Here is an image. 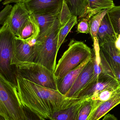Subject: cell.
Masks as SVG:
<instances>
[{
    "label": "cell",
    "mask_w": 120,
    "mask_h": 120,
    "mask_svg": "<svg viewBox=\"0 0 120 120\" xmlns=\"http://www.w3.org/2000/svg\"><path fill=\"white\" fill-rule=\"evenodd\" d=\"M17 79L16 86L22 104L46 120H50L54 113L82 99L68 98L58 90L38 85L19 76Z\"/></svg>",
    "instance_id": "cell-1"
},
{
    "label": "cell",
    "mask_w": 120,
    "mask_h": 120,
    "mask_svg": "<svg viewBox=\"0 0 120 120\" xmlns=\"http://www.w3.org/2000/svg\"><path fill=\"white\" fill-rule=\"evenodd\" d=\"M61 26L58 18L51 28L39 35L34 45V62L55 72L58 54V37Z\"/></svg>",
    "instance_id": "cell-2"
},
{
    "label": "cell",
    "mask_w": 120,
    "mask_h": 120,
    "mask_svg": "<svg viewBox=\"0 0 120 120\" xmlns=\"http://www.w3.org/2000/svg\"><path fill=\"white\" fill-rule=\"evenodd\" d=\"M0 120H24L23 105L17 86L0 75Z\"/></svg>",
    "instance_id": "cell-3"
},
{
    "label": "cell",
    "mask_w": 120,
    "mask_h": 120,
    "mask_svg": "<svg viewBox=\"0 0 120 120\" xmlns=\"http://www.w3.org/2000/svg\"><path fill=\"white\" fill-rule=\"evenodd\" d=\"M92 56L91 50L84 42L70 40L68 49L56 65L54 72L56 79L62 78Z\"/></svg>",
    "instance_id": "cell-4"
},
{
    "label": "cell",
    "mask_w": 120,
    "mask_h": 120,
    "mask_svg": "<svg viewBox=\"0 0 120 120\" xmlns=\"http://www.w3.org/2000/svg\"><path fill=\"white\" fill-rule=\"evenodd\" d=\"M14 36L6 22L0 29V75L17 86L16 68L12 65Z\"/></svg>",
    "instance_id": "cell-5"
},
{
    "label": "cell",
    "mask_w": 120,
    "mask_h": 120,
    "mask_svg": "<svg viewBox=\"0 0 120 120\" xmlns=\"http://www.w3.org/2000/svg\"><path fill=\"white\" fill-rule=\"evenodd\" d=\"M17 75L38 85L58 90L54 72L35 62L20 63L15 65Z\"/></svg>",
    "instance_id": "cell-6"
},
{
    "label": "cell",
    "mask_w": 120,
    "mask_h": 120,
    "mask_svg": "<svg viewBox=\"0 0 120 120\" xmlns=\"http://www.w3.org/2000/svg\"><path fill=\"white\" fill-rule=\"evenodd\" d=\"M63 2V0H30L24 3L30 13L58 15Z\"/></svg>",
    "instance_id": "cell-7"
},
{
    "label": "cell",
    "mask_w": 120,
    "mask_h": 120,
    "mask_svg": "<svg viewBox=\"0 0 120 120\" xmlns=\"http://www.w3.org/2000/svg\"><path fill=\"white\" fill-rule=\"evenodd\" d=\"M30 14L24 2H18L14 5L10 15L6 22L15 36L19 37L21 29L27 21Z\"/></svg>",
    "instance_id": "cell-8"
},
{
    "label": "cell",
    "mask_w": 120,
    "mask_h": 120,
    "mask_svg": "<svg viewBox=\"0 0 120 120\" xmlns=\"http://www.w3.org/2000/svg\"><path fill=\"white\" fill-rule=\"evenodd\" d=\"M34 45L14 36L13 39V56L12 65L14 66L20 63L34 62Z\"/></svg>",
    "instance_id": "cell-9"
},
{
    "label": "cell",
    "mask_w": 120,
    "mask_h": 120,
    "mask_svg": "<svg viewBox=\"0 0 120 120\" xmlns=\"http://www.w3.org/2000/svg\"><path fill=\"white\" fill-rule=\"evenodd\" d=\"M120 85V83L116 79L102 72L95 84L87 90L80 92L73 97L91 98L107 88Z\"/></svg>",
    "instance_id": "cell-10"
},
{
    "label": "cell",
    "mask_w": 120,
    "mask_h": 120,
    "mask_svg": "<svg viewBox=\"0 0 120 120\" xmlns=\"http://www.w3.org/2000/svg\"><path fill=\"white\" fill-rule=\"evenodd\" d=\"M94 70V58L92 57L83 68L72 86L65 96L68 98H72L78 94L91 79Z\"/></svg>",
    "instance_id": "cell-11"
},
{
    "label": "cell",
    "mask_w": 120,
    "mask_h": 120,
    "mask_svg": "<svg viewBox=\"0 0 120 120\" xmlns=\"http://www.w3.org/2000/svg\"><path fill=\"white\" fill-rule=\"evenodd\" d=\"M40 34V28L35 15L34 13H31L27 21L21 29L18 38L33 45Z\"/></svg>",
    "instance_id": "cell-12"
},
{
    "label": "cell",
    "mask_w": 120,
    "mask_h": 120,
    "mask_svg": "<svg viewBox=\"0 0 120 120\" xmlns=\"http://www.w3.org/2000/svg\"><path fill=\"white\" fill-rule=\"evenodd\" d=\"M91 57L86 60L75 69L70 71L62 78L57 79L58 90L60 93L65 96L69 91L77 76Z\"/></svg>",
    "instance_id": "cell-13"
},
{
    "label": "cell",
    "mask_w": 120,
    "mask_h": 120,
    "mask_svg": "<svg viewBox=\"0 0 120 120\" xmlns=\"http://www.w3.org/2000/svg\"><path fill=\"white\" fill-rule=\"evenodd\" d=\"M119 104H120V87L113 96L101 104L93 110L87 120H99Z\"/></svg>",
    "instance_id": "cell-14"
},
{
    "label": "cell",
    "mask_w": 120,
    "mask_h": 120,
    "mask_svg": "<svg viewBox=\"0 0 120 120\" xmlns=\"http://www.w3.org/2000/svg\"><path fill=\"white\" fill-rule=\"evenodd\" d=\"M115 6L112 0H89L84 13L79 18L85 17L90 20L92 17L103 10H110Z\"/></svg>",
    "instance_id": "cell-15"
},
{
    "label": "cell",
    "mask_w": 120,
    "mask_h": 120,
    "mask_svg": "<svg viewBox=\"0 0 120 120\" xmlns=\"http://www.w3.org/2000/svg\"><path fill=\"white\" fill-rule=\"evenodd\" d=\"M116 38L106 37L99 45L100 51L116 64L120 66V51L115 46Z\"/></svg>",
    "instance_id": "cell-16"
},
{
    "label": "cell",
    "mask_w": 120,
    "mask_h": 120,
    "mask_svg": "<svg viewBox=\"0 0 120 120\" xmlns=\"http://www.w3.org/2000/svg\"><path fill=\"white\" fill-rule=\"evenodd\" d=\"M83 98L66 108L56 112L49 120H78L79 111L84 101Z\"/></svg>",
    "instance_id": "cell-17"
},
{
    "label": "cell",
    "mask_w": 120,
    "mask_h": 120,
    "mask_svg": "<svg viewBox=\"0 0 120 120\" xmlns=\"http://www.w3.org/2000/svg\"><path fill=\"white\" fill-rule=\"evenodd\" d=\"M99 53L102 72L116 79L120 84V66L111 60L101 51Z\"/></svg>",
    "instance_id": "cell-18"
},
{
    "label": "cell",
    "mask_w": 120,
    "mask_h": 120,
    "mask_svg": "<svg viewBox=\"0 0 120 120\" xmlns=\"http://www.w3.org/2000/svg\"><path fill=\"white\" fill-rule=\"evenodd\" d=\"M118 36L113 27L108 12L103 18L99 28L97 34L99 44H101L106 37L110 36L117 38Z\"/></svg>",
    "instance_id": "cell-19"
},
{
    "label": "cell",
    "mask_w": 120,
    "mask_h": 120,
    "mask_svg": "<svg viewBox=\"0 0 120 120\" xmlns=\"http://www.w3.org/2000/svg\"><path fill=\"white\" fill-rule=\"evenodd\" d=\"M34 15L40 28L39 35L44 34L51 28L56 20L58 18L59 15Z\"/></svg>",
    "instance_id": "cell-20"
},
{
    "label": "cell",
    "mask_w": 120,
    "mask_h": 120,
    "mask_svg": "<svg viewBox=\"0 0 120 120\" xmlns=\"http://www.w3.org/2000/svg\"><path fill=\"white\" fill-rule=\"evenodd\" d=\"M120 87V85L107 88L91 97L94 101L92 111L101 104L106 101L113 96Z\"/></svg>",
    "instance_id": "cell-21"
},
{
    "label": "cell",
    "mask_w": 120,
    "mask_h": 120,
    "mask_svg": "<svg viewBox=\"0 0 120 120\" xmlns=\"http://www.w3.org/2000/svg\"><path fill=\"white\" fill-rule=\"evenodd\" d=\"M73 15L80 18L84 13L89 0H63Z\"/></svg>",
    "instance_id": "cell-22"
},
{
    "label": "cell",
    "mask_w": 120,
    "mask_h": 120,
    "mask_svg": "<svg viewBox=\"0 0 120 120\" xmlns=\"http://www.w3.org/2000/svg\"><path fill=\"white\" fill-rule=\"evenodd\" d=\"M78 18L77 16L72 15L68 22L62 26L59 30L58 37V52L61 45L64 42L67 36L73 27L77 24Z\"/></svg>",
    "instance_id": "cell-23"
},
{
    "label": "cell",
    "mask_w": 120,
    "mask_h": 120,
    "mask_svg": "<svg viewBox=\"0 0 120 120\" xmlns=\"http://www.w3.org/2000/svg\"><path fill=\"white\" fill-rule=\"evenodd\" d=\"M109 9H105L96 15H93L90 19L89 22L90 34L93 40L97 38V34L101 22Z\"/></svg>",
    "instance_id": "cell-24"
},
{
    "label": "cell",
    "mask_w": 120,
    "mask_h": 120,
    "mask_svg": "<svg viewBox=\"0 0 120 120\" xmlns=\"http://www.w3.org/2000/svg\"><path fill=\"white\" fill-rule=\"evenodd\" d=\"M94 103L91 98L86 99L82 103L79 111L78 120H87L91 114Z\"/></svg>",
    "instance_id": "cell-25"
},
{
    "label": "cell",
    "mask_w": 120,
    "mask_h": 120,
    "mask_svg": "<svg viewBox=\"0 0 120 120\" xmlns=\"http://www.w3.org/2000/svg\"><path fill=\"white\" fill-rule=\"evenodd\" d=\"M108 13L115 32L118 35L120 34V5L115 6Z\"/></svg>",
    "instance_id": "cell-26"
},
{
    "label": "cell",
    "mask_w": 120,
    "mask_h": 120,
    "mask_svg": "<svg viewBox=\"0 0 120 120\" xmlns=\"http://www.w3.org/2000/svg\"><path fill=\"white\" fill-rule=\"evenodd\" d=\"M72 15L66 3L63 0L62 8L58 15V19L61 27L68 22Z\"/></svg>",
    "instance_id": "cell-27"
},
{
    "label": "cell",
    "mask_w": 120,
    "mask_h": 120,
    "mask_svg": "<svg viewBox=\"0 0 120 120\" xmlns=\"http://www.w3.org/2000/svg\"><path fill=\"white\" fill-rule=\"evenodd\" d=\"M89 20L85 17L79 19L77 28V33L90 34V27L89 22Z\"/></svg>",
    "instance_id": "cell-28"
},
{
    "label": "cell",
    "mask_w": 120,
    "mask_h": 120,
    "mask_svg": "<svg viewBox=\"0 0 120 120\" xmlns=\"http://www.w3.org/2000/svg\"><path fill=\"white\" fill-rule=\"evenodd\" d=\"M22 105L24 112V120H43V118L38 113L32 111L27 106Z\"/></svg>",
    "instance_id": "cell-29"
},
{
    "label": "cell",
    "mask_w": 120,
    "mask_h": 120,
    "mask_svg": "<svg viewBox=\"0 0 120 120\" xmlns=\"http://www.w3.org/2000/svg\"><path fill=\"white\" fill-rule=\"evenodd\" d=\"M13 6L7 4L0 13V24L3 25L9 18L12 12Z\"/></svg>",
    "instance_id": "cell-30"
},
{
    "label": "cell",
    "mask_w": 120,
    "mask_h": 120,
    "mask_svg": "<svg viewBox=\"0 0 120 120\" xmlns=\"http://www.w3.org/2000/svg\"><path fill=\"white\" fill-rule=\"evenodd\" d=\"M30 0H0L1 2H2V4L4 5H6L7 4H10L11 3H16L18 2H27Z\"/></svg>",
    "instance_id": "cell-31"
},
{
    "label": "cell",
    "mask_w": 120,
    "mask_h": 120,
    "mask_svg": "<svg viewBox=\"0 0 120 120\" xmlns=\"http://www.w3.org/2000/svg\"><path fill=\"white\" fill-rule=\"evenodd\" d=\"M102 120H119L116 117L112 114L108 113L104 116Z\"/></svg>",
    "instance_id": "cell-32"
},
{
    "label": "cell",
    "mask_w": 120,
    "mask_h": 120,
    "mask_svg": "<svg viewBox=\"0 0 120 120\" xmlns=\"http://www.w3.org/2000/svg\"><path fill=\"white\" fill-rule=\"evenodd\" d=\"M116 48L120 51V34H118L115 43Z\"/></svg>",
    "instance_id": "cell-33"
},
{
    "label": "cell",
    "mask_w": 120,
    "mask_h": 120,
    "mask_svg": "<svg viewBox=\"0 0 120 120\" xmlns=\"http://www.w3.org/2000/svg\"><path fill=\"white\" fill-rule=\"evenodd\" d=\"M43 120H46V119H44V118H43Z\"/></svg>",
    "instance_id": "cell-34"
},
{
    "label": "cell",
    "mask_w": 120,
    "mask_h": 120,
    "mask_svg": "<svg viewBox=\"0 0 120 120\" xmlns=\"http://www.w3.org/2000/svg\"></svg>",
    "instance_id": "cell-35"
}]
</instances>
